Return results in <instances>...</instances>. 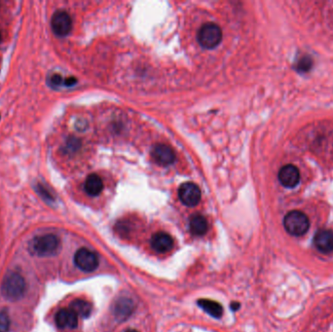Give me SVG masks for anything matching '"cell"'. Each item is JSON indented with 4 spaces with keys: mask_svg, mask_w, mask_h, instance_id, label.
I'll list each match as a JSON object with an SVG mask.
<instances>
[{
    "mask_svg": "<svg viewBox=\"0 0 333 332\" xmlns=\"http://www.w3.org/2000/svg\"><path fill=\"white\" fill-rule=\"evenodd\" d=\"M26 284L23 278L16 273L10 272L2 282L1 291L3 296L10 301H17L22 297L25 292Z\"/></svg>",
    "mask_w": 333,
    "mask_h": 332,
    "instance_id": "obj_1",
    "label": "cell"
},
{
    "mask_svg": "<svg viewBox=\"0 0 333 332\" xmlns=\"http://www.w3.org/2000/svg\"><path fill=\"white\" fill-rule=\"evenodd\" d=\"M30 250L38 256H50L55 254L60 247V240L53 234L42 235L30 242Z\"/></svg>",
    "mask_w": 333,
    "mask_h": 332,
    "instance_id": "obj_2",
    "label": "cell"
},
{
    "mask_svg": "<svg viewBox=\"0 0 333 332\" xmlns=\"http://www.w3.org/2000/svg\"><path fill=\"white\" fill-rule=\"evenodd\" d=\"M284 226L289 234L295 237L305 235L310 227L308 217L300 211H291L284 219Z\"/></svg>",
    "mask_w": 333,
    "mask_h": 332,
    "instance_id": "obj_3",
    "label": "cell"
},
{
    "mask_svg": "<svg viewBox=\"0 0 333 332\" xmlns=\"http://www.w3.org/2000/svg\"><path fill=\"white\" fill-rule=\"evenodd\" d=\"M198 42L205 49H214L222 42V28L214 22H207L198 31Z\"/></svg>",
    "mask_w": 333,
    "mask_h": 332,
    "instance_id": "obj_4",
    "label": "cell"
},
{
    "mask_svg": "<svg viewBox=\"0 0 333 332\" xmlns=\"http://www.w3.org/2000/svg\"><path fill=\"white\" fill-rule=\"evenodd\" d=\"M75 265L85 272H93L99 266V258L95 252L92 250L81 247L74 255Z\"/></svg>",
    "mask_w": 333,
    "mask_h": 332,
    "instance_id": "obj_5",
    "label": "cell"
},
{
    "mask_svg": "<svg viewBox=\"0 0 333 332\" xmlns=\"http://www.w3.org/2000/svg\"><path fill=\"white\" fill-rule=\"evenodd\" d=\"M178 197L181 203L187 207H195L201 200V190L193 182L182 183L178 189Z\"/></svg>",
    "mask_w": 333,
    "mask_h": 332,
    "instance_id": "obj_6",
    "label": "cell"
},
{
    "mask_svg": "<svg viewBox=\"0 0 333 332\" xmlns=\"http://www.w3.org/2000/svg\"><path fill=\"white\" fill-rule=\"evenodd\" d=\"M51 26L58 36H67L72 28V20L66 11H57L51 19Z\"/></svg>",
    "mask_w": 333,
    "mask_h": 332,
    "instance_id": "obj_7",
    "label": "cell"
},
{
    "mask_svg": "<svg viewBox=\"0 0 333 332\" xmlns=\"http://www.w3.org/2000/svg\"><path fill=\"white\" fill-rule=\"evenodd\" d=\"M278 178L283 186L293 188L297 186L300 181V172L297 167L293 165H286L280 170Z\"/></svg>",
    "mask_w": 333,
    "mask_h": 332,
    "instance_id": "obj_8",
    "label": "cell"
},
{
    "mask_svg": "<svg viewBox=\"0 0 333 332\" xmlns=\"http://www.w3.org/2000/svg\"><path fill=\"white\" fill-rule=\"evenodd\" d=\"M151 156L158 165L165 167L172 165L176 160L175 152L173 151V149L170 146L162 143L156 144L153 147L151 151Z\"/></svg>",
    "mask_w": 333,
    "mask_h": 332,
    "instance_id": "obj_9",
    "label": "cell"
},
{
    "mask_svg": "<svg viewBox=\"0 0 333 332\" xmlns=\"http://www.w3.org/2000/svg\"><path fill=\"white\" fill-rule=\"evenodd\" d=\"M314 244L316 248L323 253H331L333 251V231L322 229L318 231L314 237Z\"/></svg>",
    "mask_w": 333,
    "mask_h": 332,
    "instance_id": "obj_10",
    "label": "cell"
},
{
    "mask_svg": "<svg viewBox=\"0 0 333 332\" xmlns=\"http://www.w3.org/2000/svg\"><path fill=\"white\" fill-rule=\"evenodd\" d=\"M56 325L60 329H75L78 325V316L70 309H61L55 316Z\"/></svg>",
    "mask_w": 333,
    "mask_h": 332,
    "instance_id": "obj_11",
    "label": "cell"
},
{
    "mask_svg": "<svg viewBox=\"0 0 333 332\" xmlns=\"http://www.w3.org/2000/svg\"><path fill=\"white\" fill-rule=\"evenodd\" d=\"M151 246L159 253L168 252L174 247V239L170 234L165 232L155 233L151 238Z\"/></svg>",
    "mask_w": 333,
    "mask_h": 332,
    "instance_id": "obj_12",
    "label": "cell"
},
{
    "mask_svg": "<svg viewBox=\"0 0 333 332\" xmlns=\"http://www.w3.org/2000/svg\"><path fill=\"white\" fill-rule=\"evenodd\" d=\"M84 189L89 196L96 197L102 193L104 189V182L98 175L92 174L87 177L84 184Z\"/></svg>",
    "mask_w": 333,
    "mask_h": 332,
    "instance_id": "obj_13",
    "label": "cell"
},
{
    "mask_svg": "<svg viewBox=\"0 0 333 332\" xmlns=\"http://www.w3.org/2000/svg\"><path fill=\"white\" fill-rule=\"evenodd\" d=\"M133 311V303L129 298H121L117 301L114 308L115 316L118 320L123 321L130 317Z\"/></svg>",
    "mask_w": 333,
    "mask_h": 332,
    "instance_id": "obj_14",
    "label": "cell"
},
{
    "mask_svg": "<svg viewBox=\"0 0 333 332\" xmlns=\"http://www.w3.org/2000/svg\"><path fill=\"white\" fill-rule=\"evenodd\" d=\"M190 231L195 236H203L207 233L209 224L207 220L201 215H194L191 217L189 222Z\"/></svg>",
    "mask_w": 333,
    "mask_h": 332,
    "instance_id": "obj_15",
    "label": "cell"
},
{
    "mask_svg": "<svg viewBox=\"0 0 333 332\" xmlns=\"http://www.w3.org/2000/svg\"><path fill=\"white\" fill-rule=\"evenodd\" d=\"M198 305L212 317L217 319L222 318L223 308L219 302L210 299H200L198 301Z\"/></svg>",
    "mask_w": 333,
    "mask_h": 332,
    "instance_id": "obj_16",
    "label": "cell"
},
{
    "mask_svg": "<svg viewBox=\"0 0 333 332\" xmlns=\"http://www.w3.org/2000/svg\"><path fill=\"white\" fill-rule=\"evenodd\" d=\"M69 308L78 316L82 318H88L92 313V305L90 302L83 299H75L73 300Z\"/></svg>",
    "mask_w": 333,
    "mask_h": 332,
    "instance_id": "obj_17",
    "label": "cell"
},
{
    "mask_svg": "<svg viewBox=\"0 0 333 332\" xmlns=\"http://www.w3.org/2000/svg\"><path fill=\"white\" fill-rule=\"evenodd\" d=\"M11 322L9 319V316L6 312L1 311L0 312V332H8L10 330Z\"/></svg>",
    "mask_w": 333,
    "mask_h": 332,
    "instance_id": "obj_18",
    "label": "cell"
},
{
    "mask_svg": "<svg viewBox=\"0 0 333 332\" xmlns=\"http://www.w3.org/2000/svg\"><path fill=\"white\" fill-rule=\"evenodd\" d=\"M51 82L55 86H59L63 83V77L60 74H54L51 77Z\"/></svg>",
    "mask_w": 333,
    "mask_h": 332,
    "instance_id": "obj_19",
    "label": "cell"
},
{
    "mask_svg": "<svg viewBox=\"0 0 333 332\" xmlns=\"http://www.w3.org/2000/svg\"><path fill=\"white\" fill-rule=\"evenodd\" d=\"M76 82H77V80L74 77H68L64 81L65 85H67V86H73Z\"/></svg>",
    "mask_w": 333,
    "mask_h": 332,
    "instance_id": "obj_20",
    "label": "cell"
},
{
    "mask_svg": "<svg viewBox=\"0 0 333 332\" xmlns=\"http://www.w3.org/2000/svg\"><path fill=\"white\" fill-rule=\"evenodd\" d=\"M239 306H240V304L239 303H232V305H231V308L234 310V311H236V310H238L239 309Z\"/></svg>",
    "mask_w": 333,
    "mask_h": 332,
    "instance_id": "obj_21",
    "label": "cell"
},
{
    "mask_svg": "<svg viewBox=\"0 0 333 332\" xmlns=\"http://www.w3.org/2000/svg\"><path fill=\"white\" fill-rule=\"evenodd\" d=\"M127 332H136V331H134V330H130V331H128Z\"/></svg>",
    "mask_w": 333,
    "mask_h": 332,
    "instance_id": "obj_22",
    "label": "cell"
},
{
    "mask_svg": "<svg viewBox=\"0 0 333 332\" xmlns=\"http://www.w3.org/2000/svg\"><path fill=\"white\" fill-rule=\"evenodd\" d=\"M1 39H2V35H1V33H0V42H1Z\"/></svg>",
    "mask_w": 333,
    "mask_h": 332,
    "instance_id": "obj_23",
    "label": "cell"
}]
</instances>
